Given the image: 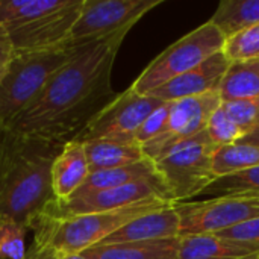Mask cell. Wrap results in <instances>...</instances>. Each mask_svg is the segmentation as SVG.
Segmentation results:
<instances>
[{"mask_svg": "<svg viewBox=\"0 0 259 259\" xmlns=\"http://www.w3.org/2000/svg\"><path fill=\"white\" fill-rule=\"evenodd\" d=\"M170 106H171V102H164L144 120V123L140 126V129L135 134V141L140 146L147 144L149 141L155 140L164 132L167 121H168V115H170Z\"/></svg>", "mask_w": 259, "mask_h": 259, "instance_id": "obj_28", "label": "cell"}, {"mask_svg": "<svg viewBox=\"0 0 259 259\" xmlns=\"http://www.w3.org/2000/svg\"><path fill=\"white\" fill-rule=\"evenodd\" d=\"M222 106L238 124L244 135L259 124V99L222 102Z\"/></svg>", "mask_w": 259, "mask_h": 259, "instance_id": "obj_27", "label": "cell"}, {"mask_svg": "<svg viewBox=\"0 0 259 259\" xmlns=\"http://www.w3.org/2000/svg\"><path fill=\"white\" fill-rule=\"evenodd\" d=\"M217 199H259V167L220 176L188 202Z\"/></svg>", "mask_w": 259, "mask_h": 259, "instance_id": "obj_20", "label": "cell"}, {"mask_svg": "<svg viewBox=\"0 0 259 259\" xmlns=\"http://www.w3.org/2000/svg\"><path fill=\"white\" fill-rule=\"evenodd\" d=\"M220 105V93H208L203 96L171 102L170 115L164 132L141 146L144 156L152 162H156L167 156L179 144L206 131L211 115Z\"/></svg>", "mask_w": 259, "mask_h": 259, "instance_id": "obj_9", "label": "cell"}, {"mask_svg": "<svg viewBox=\"0 0 259 259\" xmlns=\"http://www.w3.org/2000/svg\"><path fill=\"white\" fill-rule=\"evenodd\" d=\"M164 0H83L82 11L71 29L68 46H79L120 33L131 27Z\"/></svg>", "mask_w": 259, "mask_h": 259, "instance_id": "obj_8", "label": "cell"}, {"mask_svg": "<svg viewBox=\"0 0 259 259\" xmlns=\"http://www.w3.org/2000/svg\"><path fill=\"white\" fill-rule=\"evenodd\" d=\"M0 131H2V129H0Z\"/></svg>", "mask_w": 259, "mask_h": 259, "instance_id": "obj_34", "label": "cell"}, {"mask_svg": "<svg viewBox=\"0 0 259 259\" xmlns=\"http://www.w3.org/2000/svg\"><path fill=\"white\" fill-rule=\"evenodd\" d=\"M170 205L173 202L155 199L97 214L71 217H52L44 214L32 229L33 241L24 259H56L61 255L82 253L105 241L129 222Z\"/></svg>", "mask_w": 259, "mask_h": 259, "instance_id": "obj_3", "label": "cell"}, {"mask_svg": "<svg viewBox=\"0 0 259 259\" xmlns=\"http://www.w3.org/2000/svg\"><path fill=\"white\" fill-rule=\"evenodd\" d=\"M64 146L0 131V219L14 220L29 231L55 200L52 165Z\"/></svg>", "mask_w": 259, "mask_h": 259, "instance_id": "obj_2", "label": "cell"}, {"mask_svg": "<svg viewBox=\"0 0 259 259\" xmlns=\"http://www.w3.org/2000/svg\"><path fill=\"white\" fill-rule=\"evenodd\" d=\"M14 53H15V50H14V47H12L9 38H8V33H6V30L0 26V80H2V77H3V74H5V71H6V68H8V65H9V62H11Z\"/></svg>", "mask_w": 259, "mask_h": 259, "instance_id": "obj_30", "label": "cell"}, {"mask_svg": "<svg viewBox=\"0 0 259 259\" xmlns=\"http://www.w3.org/2000/svg\"><path fill=\"white\" fill-rule=\"evenodd\" d=\"M237 143H243V144H252V146H256L259 147V124L252 129L249 134H246L241 140H238Z\"/></svg>", "mask_w": 259, "mask_h": 259, "instance_id": "obj_31", "label": "cell"}, {"mask_svg": "<svg viewBox=\"0 0 259 259\" xmlns=\"http://www.w3.org/2000/svg\"><path fill=\"white\" fill-rule=\"evenodd\" d=\"M76 46L15 52L0 80V126L8 127L38 97L50 77L68 62Z\"/></svg>", "mask_w": 259, "mask_h": 259, "instance_id": "obj_5", "label": "cell"}, {"mask_svg": "<svg viewBox=\"0 0 259 259\" xmlns=\"http://www.w3.org/2000/svg\"><path fill=\"white\" fill-rule=\"evenodd\" d=\"M27 228L9 220L0 219V259L26 258V234Z\"/></svg>", "mask_w": 259, "mask_h": 259, "instance_id": "obj_25", "label": "cell"}, {"mask_svg": "<svg viewBox=\"0 0 259 259\" xmlns=\"http://www.w3.org/2000/svg\"><path fill=\"white\" fill-rule=\"evenodd\" d=\"M126 33L76 46L73 56L47 82L32 105L8 127L56 144L74 141L117 94L111 71Z\"/></svg>", "mask_w": 259, "mask_h": 259, "instance_id": "obj_1", "label": "cell"}, {"mask_svg": "<svg viewBox=\"0 0 259 259\" xmlns=\"http://www.w3.org/2000/svg\"><path fill=\"white\" fill-rule=\"evenodd\" d=\"M229 65L231 61L225 56L223 52H219L190 71L150 91L147 96L161 102H176L208 93H219L223 76Z\"/></svg>", "mask_w": 259, "mask_h": 259, "instance_id": "obj_13", "label": "cell"}, {"mask_svg": "<svg viewBox=\"0 0 259 259\" xmlns=\"http://www.w3.org/2000/svg\"><path fill=\"white\" fill-rule=\"evenodd\" d=\"M164 102L150 96L135 93L132 88L121 94L105 106L80 132L74 140L77 143H87L91 140H123L135 141V134L144 120Z\"/></svg>", "mask_w": 259, "mask_h": 259, "instance_id": "obj_10", "label": "cell"}, {"mask_svg": "<svg viewBox=\"0 0 259 259\" xmlns=\"http://www.w3.org/2000/svg\"><path fill=\"white\" fill-rule=\"evenodd\" d=\"M87 153L90 173L126 167L146 159L143 147L137 141L123 140H91L82 143Z\"/></svg>", "mask_w": 259, "mask_h": 259, "instance_id": "obj_18", "label": "cell"}, {"mask_svg": "<svg viewBox=\"0 0 259 259\" xmlns=\"http://www.w3.org/2000/svg\"><path fill=\"white\" fill-rule=\"evenodd\" d=\"M225 41L226 38L222 32L208 21L182 36L178 42L171 44L155 58L131 88L138 94L147 96L158 87L190 71L212 55L222 52Z\"/></svg>", "mask_w": 259, "mask_h": 259, "instance_id": "obj_7", "label": "cell"}, {"mask_svg": "<svg viewBox=\"0 0 259 259\" xmlns=\"http://www.w3.org/2000/svg\"><path fill=\"white\" fill-rule=\"evenodd\" d=\"M175 237H179V215L173 205H170L129 222L100 244L155 241Z\"/></svg>", "mask_w": 259, "mask_h": 259, "instance_id": "obj_14", "label": "cell"}, {"mask_svg": "<svg viewBox=\"0 0 259 259\" xmlns=\"http://www.w3.org/2000/svg\"><path fill=\"white\" fill-rule=\"evenodd\" d=\"M168 200L173 202L170 197L168 190L165 188L161 179H150V181H140L134 184H127L118 188L88 194V196H77L70 197L67 200H53L49 209L46 211L47 215L52 217H71V215H85V214H97L106 211L121 209L135 203H141L146 200Z\"/></svg>", "mask_w": 259, "mask_h": 259, "instance_id": "obj_12", "label": "cell"}, {"mask_svg": "<svg viewBox=\"0 0 259 259\" xmlns=\"http://www.w3.org/2000/svg\"><path fill=\"white\" fill-rule=\"evenodd\" d=\"M206 132L217 147L234 144L244 137L243 131L231 118V115L225 111L222 105L211 115L208 126H206Z\"/></svg>", "mask_w": 259, "mask_h": 259, "instance_id": "obj_26", "label": "cell"}, {"mask_svg": "<svg viewBox=\"0 0 259 259\" xmlns=\"http://www.w3.org/2000/svg\"><path fill=\"white\" fill-rule=\"evenodd\" d=\"M176 259H259V246L238 243L215 234L181 237Z\"/></svg>", "mask_w": 259, "mask_h": 259, "instance_id": "obj_16", "label": "cell"}, {"mask_svg": "<svg viewBox=\"0 0 259 259\" xmlns=\"http://www.w3.org/2000/svg\"><path fill=\"white\" fill-rule=\"evenodd\" d=\"M179 244L181 237L155 241L97 244L83 250L82 256L87 259H176Z\"/></svg>", "mask_w": 259, "mask_h": 259, "instance_id": "obj_17", "label": "cell"}, {"mask_svg": "<svg viewBox=\"0 0 259 259\" xmlns=\"http://www.w3.org/2000/svg\"><path fill=\"white\" fill-rule=\"evenodd\" d=\"M150 179H161V178L155 168V164L146 158L132 165L90 173L87 181L71 197L88 196V194L118 188V187H123L127 184H134V182H140V181H150Z\"/></svg>", "mask_w": 259, "mask_h": 259, "instance_id": "obj_19", "label": "cell"}, {"mask_svg": "<svg viewBox=\"0 0 259 259\" xmlns=\"http://www.w3.org/2000/svg\"><path fill=\"white\" fill-rule=\"evenodd\" d=\"M217 237L238 241V243H246V244H255L259 246V217L252 219L249 222H243L231 229H226L223 232L215 234Z\"/></svg>", "mask_w": 259, "mask_h": 259, "instance_id": "obj_29", "label": "cell"}, {"mask_svg": "<svg viewBox=\"0 0 259 259\" xmlns=\"http://www.w3.org/2000/svg\"><path fill=\"white\" fill-rule=\"evenodd\" d=\"M179 215V237L219 234L259 217V199H217L173 203Z\"/></svg>", "mask_w": 259, "mask_h": 259, "instance_id": "obj_11", "label": "cell"}, {"mask_svg": "<svg viewBox=\"0 0 259 259\" xmlns=\"http://www.w3.org/2000/svg\"><path fill=\"white\" fill-rule=\"evenodd\" d=\"M222 52L231 62L259 61V24L226 38Z\"/></svg>", "mask_w": 259, "mask_h": 259, "instance_id": "obj_24", "label": "cell"}, {"mask_svg": "<svg viewBox=\"0 0 259 259\" xmlns=\"http://www.w3.org/2000/svg\"><path fill=\"white\" fill-rule=\"evenodd\" d=\"M83 0H0V26L15 52L67 46Z\"/></svg>", "mask_w": 259, "mask_h": 259, "instance_id": "obj_4", "label": "cell"}, {"mask_svg": "<svg viewBox=\"0 0 259 259\" xmlns=\"http://www.w3.org/2000/svg\"><path fill=\"white\" fill-rule=\"evenodd\" d=\"M56 259H87L82 256V253H70V255H61Z\"/></svg>", "mask_w": 259, "mask_h": 259, "instance_id": "obj_32", "label": "cell"}, {"mask_svg": "<svg viewBox=\"0 0 259 259\" xmlns=\"http://www.w3.org/2000/svg\"><path fill=\"white\" fill-rule=\"evenodd\" d=\"M259 167V147L234 143L220 146L214 152L212 170L217 178Z\"/></svg>", "mask_w": 259, "mask_h": 259, "instance_id": "obj_23", "label": "cell"}, {"mask_svg": "<svg viewBox=\"0 0 259 259\" xmlns=\"http://www.w3.org/2000/svg\"><path fill=\"white\" fill-rule=\"evenodd\" d=\"M219 93L222 102L259 99V61L231 62Z\"/></svg>", "mask_w": 259, "mask_h": 259, "instance_id": "obj_21", "label": "cell"}, {"mask_svg": "<svg viewBox=\"0 0 259 259\" xmlns=\"http://www.w3.org/2000/svg\"><path fill=\"white\" fill-rule=\"evenodd\" d=\"M90 167L82 143L64 144L52 165V188L56 200L70 199L87 181Z\"/></svg>", "mask_w": 259, "mask_h": 259, "instance_id": "obj_15", "label": "cell"}, {"mask_svg": "<svg viewBox=\"0 0 259 259\" xmlns=\"http://www.w3.org/2000/svg\"><path fill=\"white\" fill-rule=\"evenodd\" d=\"M225 38L259 24V0H225L209 20Z\"/></svg>", "mask_w": 259, "mask_h": 259, "instance_id": "obj_22", "label": "cell"}, {"mask_svg": "<svg viewBox=\"0 0 259 259\" xmlns=\"http://www.w3.org/2000/svg\"><path fill=\"white\" fill-rule=\"evenodd\" d=\"M0 129H2V126H0Z\"/></svg>", "mask_w": 259, "mask_h": 259, "instance_id": "obj_33", "label": "cell"}, {"mask_svg": "<svg viewBox=\"0 0 259 259\" xmlns=\"http://www.w3.org/2000/svg\"><path fill=\"white\" fill-rule=\"evenodd\" d=\"M217 146L203 131L194 138L179 144L167 156L153 162L170 193L173 203L188 202L217 179L212 158Z\"/></svg>", "mask_w": 259, "mask_h": 259, "instance_id": "obj_6", "label": "cell"}]
</instances>
